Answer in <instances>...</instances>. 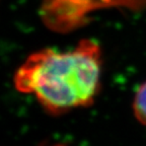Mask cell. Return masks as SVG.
Instances as JSON below:
<instances>
[{
	"label": "cell",
	"instance_id": "1",
	"mask_svg": "<svg viewBox=\"0 0 146 146\" xmlns=\"http://www.w3.org/2000/svg\"><path fill=\"white\" fill-rule=\"evenodd\" d=\"M102 51L82 40L66 52L44 49L30 55L14 74L15 89L33 94L51 115L91 105L100 89Z\"/></svg>",
	"mask_w": 146,
	"mask_h": 146
},
{
	"label": "cell",
	"instance_id": "2",
	"mask_svg": "<svg viewBox=\"0 0 146 146\" xmlns=\"http://www.w3.org/2000/svg\"><path fill=\"white\" fill-rule=\"evenodd\" d=\"M133 112L137 121L146 127V81L136 90L133 100Z\"/></svg>",
	"mask_w": 146,
	"mask_h": 146
}]
</instances>
